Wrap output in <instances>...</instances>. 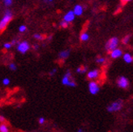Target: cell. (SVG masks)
Here are the masks:
<instances>
[{
    "mask_svg": "<svg viewBox=\"0 0 133 132\" xmlns=\"http://www.w3.org/2000/svg\"><path fill=\"white\" fill-rule=\"evenodd\" d=\"M12 18H13V15L11 12V11H9V10L6 11L5 15L1 19V20H0V30H1V32L3 31L6 28V26H8V24L10 23Z\"/></svg>",
    "mask_w": 133,
    "mask_h": 132,
    "instance_id": "obj_1",
    "label": "cell"
},
{
    "mask_svg": "<svg viewBox=\"0 0 133 132\" xmlns=\"http://www.w3.org/2000/svg\"><path fill=\"white\" fill-rule=\"evenodd\" d=\"M62 84L63 85L69 86V87H76V84L75 83V81H73L71 80V74L69 71H66V73L64 75L63 80H62Z\"/></svg>",
    "mask_w": 133,
    "mask_h": 132,
    "instance_id": "obj_2",
    "label": "cell"
},
{
    "mask_svg": "<svg viewBox=\"0 0 133 132\" xmlns=\"http://www.w3.org/2000/svg\"><path fill=\"white\" fill-rule=\"evenodd\" d=\"M118 44V39L115 37H111L110 40L105 43V49L106 50L110 53L113 50L117 48Z\"/></svg>",
    "mask_w": 133,
    "mask_h": 132,
    "instance_id": "obj_3",
    "label": "cell"
},
{
    "mask_svg": "<svg viewBox=\"0 0 133 132\" xmlns=\"http://www.w3.org/2000/svg\"><path fill=\"white\" fill-rule=\"evenodd\" d=\"M123 107V101L122 100H118L115 102L110 104L109 106H107L106 109L108 112H115L120 110Z\"/></svg>",
    "mask_w": 133,
    "mask_h": 132,
    "instance_id": "obj_4",
    "label": "cell"
},
{
    "mask_svg": "<svg viewBox=\"0 0 133 132\" xmlns=\"http://www.w3.org/2000/svg\"><path fill=\"white\" fill-rule=\"evenodd\" d=\"M29 48H30L29 44L26 41L18 43V45H17V50L19 52H21V54H25V53L29 50Z\"/></svg>",
    "mask_w": 133,
    "mask_h": 132,
    "instance_id": "obj_5",
    "label": "cell"
},
{
    "mask_svg": "<svg viewBox=\"0 0 133 132\" xmlns=\"http://www.w3.org/2000/svg\"><path fill=\"white\" fill-rule=\"evenodd\" d=\"M117 84H118V86L121 88H128V85H129V82H128V80L126 77L124 76H120L118 79V81H117Z\"/></svg>",
    "mask_w": 133,
    "mask_h": 132,
    "instance_id": "obj_6",
    "label": "cell"
},
{
    "mask_svg": "<svg viewBox=\"0 0 133 132\" xmlns=\"http://www.w3.org/2000/svg\"><path fill=\"white\" fill-rule=\"evenodd\" d=\"M89 92L92 95H96L100 90V88L98 86L97 83H96L94 81L89 82Z\"/></svg>",
    "mask_w": 133,
    "mask_h": 132,
    "instance_id": "obj_7",
    "label": "cell"
},
{
    "mask_svg": "<svg viewBox=\"0 0 133 132\" xmlns=\"http://www.w3.org/2000/svg\"><path fill=\"white\" fill-rule=\"evenodd\" d=\"M76 17V15H75V13L73 11H69L66 13V15L63 16V19L66 21H68V23L71 22L74 20V19Z\"/></svg>",
    "mask_w": 133,
    "mask_h": 132,
    "instance_id": "obj_8",
    "label": "cell"
},
{
    "mask_svg": "<svg viewBox=\"0 0 133 132\" xmlns=\"http://www.w3.org/2000/svg\"><path fill=\"white\" fill-rule=\"evenodd\" d=\"M123 54V52L120 49H115V50H113L111 52H110V57L113 58V59H115V58H118L119 57H121Z\"/></svg>",
    "mask_w": 133,
    "mask_h": 132,
    "instance_id": "obj_9",
    "label": "cell"
},
{
    "mask_svg": "<svg viewBox=\"0 0 133 132\" xmlns=\"http://www.w3.org/2000/svg\"><path fill=\"white\" fill-rule=\"evenodd\" d=\"M99 74H100V71L97 69H95V70L90 71L87 75V77L90 79V80H94V79H97L99 76Z\"/></svg>",
    "mask_w": 133,
    "mask_h": 132,
    "instance_id": "obj_10",
    "label": "cell"
},
{
    "mask_svg": "<svg viewBox=\"0 0 133 132\" xmlns=\"http://www.w3.org/2000/svg\"><path fill=\"white\" fill-rule=\"evenodd\" d=\"M73 11H74L75 15L77 16H79L83 14V11H84V8L81 5H76L74 6V9H73Z\"/></svg>",
    "mask_w": 133,
    "mask_h": 132,
    "instance_id": "obj_11",
    "label": "cell"
},
{
    "mask_svg": "<svg viewBox=\"0 0 133 132\" xmlns=\"http://www.w3.org/2000/svg\"><path fill=\"white\" fill-rule=\"evenodd\" d=\"M70 54V50H63L58 54V58L60 59H65Z\"/></svg>",
    "mask_w": 133,
    "mask_h": 132,
    "instance_id": "obj_12",
    "label": "cell"
},
{
    "mask_svg": "<svg viewBox=\"0 0 133 132\" xmlns=\"http://www.w3.org/2000/svg\"><path fill=\"white\" fill-rule=\"evenodd\" d=\"M123 60L127 63H131L133 62V58L131 57V55L130 54L126 53V54H123Z\"/></svg>",
    "mask_w": 133,
    "mask_h": 132,
    "instance_id": "obj_13",
    "label": "cell"
},
{
    "mask_svg": "<svg viewBox=\"0 0 133 132\" xmlns=\"http://www.w3.org/2000/svg\"><path fill=\"white\" fill-rule=\"evenodd\" d=\"M89 38V33H87V32H84V33H82L81 35V37H79V39H81V41H88Z\"/></svg>",
    "mask_w": 133,
    "mask_h": 132,
    "instance_id": "obj_14",
    "label": "cell"
},
{
    "mask_svg": "<svg viewBox=\"0 0 133 132\" xmlns=\"http://www.w3.org/2000/svg\"><path fill=\"white\" fill-rule=\"evenodd\" d=\"M0 131L1 132H8L9 129L5 124H1L0 125Z\"/></svg>",
    "mask_w": 133,
    "mask_h": 132,
    "instance_id": "obj_15",
    "label": "cell"
},
{
    "mask_svg": "<svg viewBox=\"0 0 133 132\" xmlns=\"http://www.w3.org/2000/svg\"><path fill=\"white\" fill-rule=\"evenodd\" d=\"M131 39V36L130 35H127L126 37H124L123 38V40H122V42H123V44H128V42H129V40Z\"/></svg>",
    "mask_w": 133,
    "mask_h": 132,
    "instance_id": "obj_16",
    "label": "cell"
},
{
    "mask_svg": "<svg viewBox=\"0 0 133 132\" xmlns=\"http://www.w3.org/2000/svg\"><path fill=\"white\" fill-rule=\"evenodd\" d=\"M59 25L61 26L62 28H64V29H66V28H68V21H66V20H62L60 23H59Z\"/></svg>",
    "mask_w": 133,
    "mask_h": 132,
    "instance_id": "obj_17",
    "label": "cell"
},
{
    "mask_svg": "<svg viewBox=\"0 0 133 132\" xmlns=\"http://www.w3.org/2000/svg\"><path fill=\"white\" fill-rule=\"evenodd\" d=\"M3 2L6 6H11L12 5V3H13L12 0H3Z\"/></svg>",
    "mask_w": 133,
    "mask_h": 132,
    "instance_id": "obj_18",
    "label": "cell"
},
{
    "mask_svg": "<svg viewBox=\"0 0 133 132\" xmlns=\"http://www.w3.org/2000/svg\"><path fill=\"white\" fill-rule=\"evenodd\" d=\"M105 61V59L104 58H102V57H98V58H97V59H96V62L98 63V64H102V63H103Z\"/></svg>",
    "mask_w": 133,
    "mask_h": 132,
    "instance_id": "obj_19",
    "label": "cell"
},
{
    "mask_svg": "<svg viewBox=\"0 0 133 132\" xmlns=\"http://www.w3.org/2000/svg\"><path fill=\"white\" fill-rule=\"evenodd\" d=\"M8 67L11 71H16L17 69V67H16V65L15 63H10L9 66H8Z\"/></svg>",
    "mask_w": 133,
    "mask_h": 132,
    "instance_id": "obj_20",
    "label": "cell"
},
{
    "mask_svg": "<svg viewBox=\"0 0 133 132\" xmlns=\"http://www.w3.org/2000/svg\"><path fill=\"white\" fill-rule=\"evenodd\" d=\"M10 82H11V81H10V80H9L8 78H4L3 80V81H2L3 84V85H6H6H9Z\"/></svg>",
    "mask_w": 133,
    "mask_h": 132,
    "instance_id": "obj_21",
    "label": "cell"
},
{
    "mask_svg": "<svg viewBox=\"0 0 133 132\" xmlns=\"http://www.w3.org/2000/svg\"><path fill=\"white\" fill-rule=\"evenodd\" d=\"M26 30H27V27L25 25H21L19 27V31L21 32H24Z\"/></svg>",
    "mask_w": 133,
    "mask_h": 132,
    "instance_id": "obj_22",
    "label": "cell"
},
{
    "mask_svg": "<svg viewBox=\"0 0 133 132\" xmlns=\"http://www.w3.org/2000/svg\"><path fill=\"white\" fill-rule=\"evenodd\" d=\"M12 46V44L11 43H4L3 44V47H4V49H6V50H8V49H10L11 47Z\"/></svg>",
    "mask_w": 133,
    "mask_h": 132,
    "instance_id": "obj_23",
    "label": "cell"
},
{
    "mask_svg": "<svg viewBox=\"0 0 133 132\" xmlns=\"http://www.w3.org/2000/svg\"><path fill=\"white\" fill-rule=\"evenodd\" d=\"M33 37H34L35 39H37V40H42V39L43 38L42 35L40 34H35L34 36H33Z\"/></svg>",
    "mask_w": 133,
    "mask_h": 132,
    "instance_id": "obj_24",
    "label": "cell"
},
{
    "mask_svg": "<svg viewBox=\"0 0 133 132\" xmlns=\"http://www.w3.org/2000/svg\"><path fill=\"white\" fill-rule=\"evenodd\" d=\"M45 119L44 117H40V118H39V120H38L39 124H41V125L44 124V123H45Z\"/></svg>",
    "mask_w": 133,
    "mask_h": 132,
    "instance_id": "obj_25",
    "label": "cell"
},
{
    "mask_svg": "<svg viewBox=\"0 0 133 132\" xmlns=\"http://www.w3.org/2000/svg\"><path fill=\"white\" fill-rule=\"evenodd\" d=\"M56 71H57V69H55H55H53V70L50 72V73H49V75H50V76H53V75H54L55 74V72H56Z\"/></svg>",
    "mask_w": 133,
    "mask_h": 132,
    "instance_id": "obj_26",
    "label": "cell"
},
{
    "mask_svg": "<svg viewBox=\"0 0 133 132\" xmlns=\"http://www.w3.org/2000/svg\"><path fill=\"white\" fill-rule=\"evenodd\" d=\"M82 69H83V67H79L76 69V72L77 73H82Z\"/></svg>",
    "mask_w": 133,
    "mask_h": 132,
    "instance_id": "obj_27",
    "label": "cell"
},
{
    "mask_svg": "<svg viewBox=\"0 0 133 132\" xmlns=\"http://www.w3.org/2000/svg\"><path fill=\"white\" fill-rule=\"evenodd\" d=\"M86 71H87V67H83V69H82V73H85Z\"/></svg>",
    "mask_w": 133,
    "mask_h": 132,
    "instance_id": "obj_28",
    "label": "cell"
},
{
    "mask_svg": "<svg viewBox=\"0 0 133 132\" xmlns=\"http://www.w3.org/2000/svg\"><path fill=\"white\" fill-rule=\"evenodd\" d=\"M121 1H122V3H128V2H130L131 1V0H121Z\"/></svg>",
    "mask_w": 133,
    "mask_h": 132,
    "instance_id": "obj_29",
    "label": "cell"
},
{
    "mask_svg": "<svg viewBox=\"0 0 133 132\" xmlns=\"http://www.w3.org/2000/svg\"><path fill=\"white\" fill-rule=\"evenodd\" d=\"M4 120H5L4 117H3V116H0V121H1V122H4Z\"/></svg>",
    "mask_w": 133,
    "mask_h": 132,
    "instance_id": "obj_30",
    "label": "cell"
},
{
    "mask_svg": "<svg viewBox=\"0 0 133 132\" xmlns=\"http://www.w3.org/2000/svg\"><path fill=\"white\" fill-rule=\"evenodd\" d=\"M33 49H34V50H37L38 49V45H33Z\"/></svg>",
    "mask_w": 133,
    "mask_h": 132,
    "instance_id": "obj_31",
    "label": "cell"
},
{
    "mask_svg": "<svg viewBox=\"0 0 133 132\" xmlns=\"http://www.w3.org/2000/svg\"><path fill=\"white\" fill-rule=\"evenodd\" d=\"M11 44H12V45H15V44H16V41H15V40H13V41H11Z\"/></svg>",
    "mask_w": 133,
    "mask_h": 132,
    "instance_id": "obj_32",
    "label": "cell"
},
{
    "mask_svg": "<svg viewBox=\"0 0 133 132\" xmlns=\"http://www.w3.org/2000/svg\"><path fill=\"white\" fill-rule=\"evenodd\" d=\"M78 131H79V132H81V131H83V130H82L81 129H79V130H78Z\"/></svg>",
    "mask_w": 133,
    "mask_h": 132,
    "instance_id": "obj_33",
    "label": "cell"
},
{
    "mask_svg": "<svg viewBox=\"0 0 133 132\" xmlns=\"http://www.w3.org/2000/svg\"><path fill=\"white\" fill-rule=\"evenodd\" d=\"M48 1H49V2H52V1H53V0H48Z\"/></svg>",
    "mask_w": 133,
    "mask_h": 132,
    "instance_id": "obj_34",
    "label": "cell"
}]
</instances>
